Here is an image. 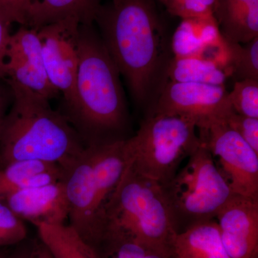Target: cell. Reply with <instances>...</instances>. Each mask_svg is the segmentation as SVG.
<instances>
[{
	"label": "cell",
	"instance_id": "cell-28",
	"mask_svg": "<svg viewBox=\"0 0 258 258\" xmlns=\"http://www.w3.org/2000/svg\"><path fill=\"white\" fill-rule=\"evenodd\" d=\"M13 100V90L9 83L5 79H0V134Z\"/></svg>",
	"mask_w": 258,
	"mask_h": 258
},
{
	"label": "cell",
	"instance_id": "cell-10",
	"mask_svg": "<svg viewBox=\"0 0 258 258\" xmlns=\"http://www.w3.org/2000/svg\"><path fill=\"white\" fill-rule=\"evenodd\" d=\"M74 18L59 20L37 30L48 79L68 107L74 96L79 63L80 27Z\"/></svg>",
	"mask_w": 258,
	"mask_h": 258
},
{
	"label": "cell",
	"instance_id": "cell-3",
	"mask_svg": "<svg viewBox=\"0 0 258 258\" xmlns=\"http://www.w3.org/2000/svg\"><path fill=\"white\" fill-rule=\"evenodd\" d=\"M8 83L13 100L0 134V168L15 161L34 160L52 163L66 170L86 147L79 133L64 115L51 108L46 98Z\"/></svg>",
	"mask_w": 258,
	"mask_h": 258
},
{
	"label": "cell",
	"instance_id": "cell-23",
	"mask_svg": "<svg viewBox=\"0 0 258 258\" xmlns=\"http://www.w3.org/2000/svg\"><path fill=\"white\" fill-rule=\"evenodd\" d=\"M233 111L238 114L258 118V81L244 79L236 81L227 94Z\"/></svg>",
	"mask_w": 258,
	"mask_h": 258
},
{
	"label": "cell",
	"instance_id": "cell-13",
	"mask_svg": "<svg viewBox=\"0 0 258 258\" xmlns=\"http://www.w3.org/2000/svg\"><path fill=\"white\" fill-rule=\"evenodd\" d=\"M1 200L19 218L37 227L61 225L69 218V201L62 180L17 191Z\"/></svg>",
	"mask_w": 258,
	"mask_h": 258
},
{
	"label": "cell",
	"instance_id": "cell-19",
	"mask_svg": "<svg viewBox=\"0 0 258 258\" xmlns=\"http://www.w3.org/2000/svg\"><path fill=\"white\" fill-rule=\"evenodd\" d=\"M166 74L171 81L225 86L228 74L212 61L200 57H173Z\"/></svg>",
	"mask_w": 258,
	"mask_h": 258
},
{
	"label": "cell",
	"instance_id": "cell-22",
	"mask_svg": "<svg viewBox=\"0 0 258 258\" xmlns=\"http://www.w3.org/2000/svg\"><path fill=\"white\" fill-rule=\"evenodd\" d=\"M171 48L175 57H200L203 45L199 31V20L181 19L171 41Z\"/></svg>",
	"mask_w": 258,
	"mask_h": 258
},
{
	"label": "cell",
	"instance_id": "cell-9",
	"mask_svg": "<svg viewBox=\"0 0 258 258\" xmlns=\"http://www.w3.org/2000/svg\"><path fill=\"white\" fill-rule=\"evenodd\" d=\"M227 94L225 86L170 81L163 88L153 113L182 115L203 128L225 120L233 111Z\"/></svg>",
	"mask_w": 258,
	"mask_h": 258
},
{
	"label": "cell",
	"instance_id": "cell-18",
	"mask_svg": "<svg viewBox=\"0 0 258 258\" xmlns=\"http://www.w3.org/2000/svg\"><path fill=\"white\" fill-rule=\"evenodd\" d=\"M214 17L227 41L245 44L258 37V5L240 8L215 7Z\"/></svg>",
	"mask_w": 258,
	"mask_h": 258
},
{
	"label": "cell",
	"instance_id": "cell-35",
	"mask_svg": "<svg viewBox=\"0 0 258 258\" xmlns=\"http://www.w3.org/2000/svg\"><path fill=\"white\" fill-rule=\"evenodd\" d=\"M159 1H160V0H159Z\"/></svg>",
	"mask_w": 258,
	"mask_h": 258
},
{
	"label": "cell",
	"instance_id": "cell-25",
	"mask_svg": "<svg viewBox=\"0 0 258 258\" xmlns=\"http://www.w3.org/2000/svg\"><path fill=\"white\" fill-rule=\"evenodd\" d=\"M226 123L258 154V118L231 112L225 120Z\"/></svg>",
	"mask_w": 258,
	"mask_h": 258
},
{
	"label": "cell",
	"instance_id": "cell-31",
	"mask_svg": "<svg viewBox=\"0 0 258 258\" xmlns=\"http://www.w3.org/2000/svg\"><path fill=\"white\" fill-rule=\"evenodd\" d=\"M162 4L166 7L168 12L170 13L171 10L174 9L183 1V0H160Z\"/></svg>",
	"mask_w": 258,
	"mask_h": 258
},
{
	"label": "cell",
	"instance_id": "cell-1",
	"mask_svg": "<svg viewBox=\"0 0 258 258\" xmlns=\"http://www.w3.org/2000/svg\"><path fill=\"white\" fill-rule=\"evenodd\" d=\"M66 111L86 147L120 140L126 124L119 71L93 24L80 27L79 69Z\"/></svg>",
	"mask_w": 258,
	"mask_h": 258
},
{
	"label": "cell",
	"instance_id": "cell-17",
	"mask_svg": "<svg viewBox=\"0 0 258 258\" xmlns=\"http://www.w3.org/2000/svg\"><path fill=\"white\" fill-rule=\"evenodd\" d=\"M40 241L53 258H99L71 226L41 225L37 227Z\"/></svg>",
	"mask_w": 258,
	"mask_h": 258
},
{
	"label": "cell",
	"instance_id": "cell-6",
	"mask_svg": "<svg viewBox=\"0 0 258 258\" xmlns=\"http://www.w3.org/2000/svg\"><path fill=\"white\" fill-rule=\"evenodd\" d=\"M198 131L195 122L187 117L152 113L134 137L124 139L128 164L163 186L200 147Z\"/></svg>",
	"mask_w": 258,
	"mask_h": 258
},
{
	"label": "cell",
	"instance_id": "cell-5",
	"mask_svg": "<svg viewBox=\"0 0 258 258\" xmlns=\"http://www.w3.org/2000/svg\"><path fill=\"white\" fill-rule=\"evenodd\" d=\"M124 139L93 144L63 171L70 226L92 244L97 218L119 184L127 166Z\"/></svg>",
	"mask_w": 258,
	"mask_h": 258
},
{
	"label": "cell",
	"instance_id": "cell-8",
	"mask_svg": "<svg viewBox=\"0 0 258 258\" xmlns=\"http://www.w3.org/2000/svg\"><path fill=\"white\" fill-rule=\"evenodd\" d=\"M199 137L234 195L258 200V154L225 120L198 128Z\"/></svg>",
	"mask_w": 258,
	"mask_h": 258
},
{
	"label": "cell",
	"instance_id": "cell-16",
	"mask_svg": "<svg viewBox=\"0 0 258 258\" xmlns=\"http://www.w3.org/2000/svg\"><path fill=\"white\" fill-rule=\"evenodd\" d=\"M101 0H33L28 26L36 29L67 18L93 24Z\"/></svg>",
	"mask_w": 258,
	"mask_h": 258
},
{
	"label": "cell",
	"instance_id": "cell-32",
	"mask_svg": "<svg viewBox=\"0 0 258 258\" xmlns=\"http://www.w3.org/2000/svg\"><path fill=\"white\" fill-rule=\"evenodd\" d=\"M32 248L22 249L21 257L20 258H31Z\"/></svg>",
	"mask_w": 258,
	"mask_h": 258
},
{
	"label": "cell",
	"instance_id": "cell-15",
	"mask_svg": "<svg viewBox=\"0 0 258 258\" xmlns=\"http://www.w3.org/2000/svg\"><path fill=\"white\" fill-rule=\"evenodd\" d=\"M172 249L176 258H229L215 219L176 233Z\"/></svg>",
	"mask_w": 258,
	"mask_h": 258
},
{
	"label": "cell",
	"instance_id": "cell-24",
	"mask_svg": "<svg viewBox=\"0 0 258 258\" xmlns=\"http://www.w3.org/2000/svg\"><path fill=\"white\" fill-rule=\"evenodd\" d=\"M27 233L23 220L0 200V246L18 244L26 238Z\"/></svg>",
	"mask_w": 258,
	"mask_h": 258
},
{
	"label": "cell",
	"instance_id": "cell-4",
	"mask_svg": "<svg viewBox=\"0 0 258 258\" xmlns=\"http://www.w3.org/2000/svg\"><path fill=\"white\" fill-rule=\"evenodd\" d=\"M176 233L162 186L127 163L119 184L97 218L92 247L109 234L173 252Z\"/></svg>",
	"mask_w": 258,
	"mask_h": 258
},
{
	"label": "cell",
	"instance_id": "cell-26",
	"mask_svg": "<svg viewBox=\"0 0 258 258\" xmlns=\"http://www.w3.org/2000/svg\"><path fill=\"white\" fill-rule=\"evenodd\" d=\"M33 0H0V18L11 25L28 26Z\"/></svg>",
	"mask_w": 258,
	"mask_h": 258
},
{
	"label": "cell",
	"instance_id": "cell-34",
	"mask_svg": "<svg viewBox=\"0 0 258 258\" xmlns=\"http://www.w3.org/2000/svg\"><path fill=\"white\" fill-rule=\"evenodd\" d=\"M0 258H7V257H5L3 254H0Z\"/></svg>",
	"mask_w": 258,
	"mask_h": 258
},
{
	"label": "cell",
	"instance_id": "cell-30",
	"mask_svg": "<svg viewBox=\"0 0 258 258\" xmlns=\"http://www.w3.org/2000/svg\"><path fill=\"white\" fill-rule=\"evenodd\" d=\"M258 5V0H216L215 7L224 8H240Z\"/></svg>",
	"mask_w": 258,
	"mask_h": 258
},
{
	"label": "cell",
	"instance_id": "cell-14",
	"mask_svg": "<svg viewBox=\"0 0 258 258\" xmlns=\"http://www.w3.org/2000/svg\"><path fill=\"white\" fill-rule=\"evenodd\" d=\"M63 170L45 161H15L0 168V200L22 190L61 181Z\"/></svg>",
	"mask_w": 258,
	"mask_h": 258
},
{
	"label": "cell",
	"instance_id": "cell-11",
	"mask_svg": "<svg viewBox=\"0 0 258 258\" xmlns=\"http://www.w3.org/2000/svg\"><path fill=\"white\" fill-rule=\"evenodd\" d=\"M5 80L50 101L60 95L51 84L36 29L21 26L11 34L5 66Z\"/></svg>",
	"mask_w": 258,
	"mask_h": 258
},
{
	"label": "cell",
	"instance_id": "cell-12",
	"mask_svg": "<svg viewBox=\"0 0 258 258\" xmlns=\"http://www.w3.org/2000/svg\"><path fill=\"white\" fill-rule=\"evenodd\" d=\"M215 220L229 258H258V200L233 195Z\"/></svg>",
	"mask_w": 258,
	"mask_h": 258
},
{
	"label": "cell",
	"instance_id": "cell-27",
	"mask_svg": "<svg viewBox=\"0 0 258 258\" xmlns=\"http://www.w3.org/2000/svg\"><path fill=\"white\" fill-rule=\"evenodd\" d=\"M216 0H183L170 12L181 19H207L214 17Z\"/></svg>",
	"mask_w": 258,
	"mask_h": 258
},
{
	"label": "cell",
	"instance_id": "cell-21",
	"mask_svg": "<svg viewBox=\"0 0 258 258\" xmlns=\"http://www.w3.org/2000/svg\"><path fill=\"white\" fill-rule=\"evenodd\" d=\"M228 43L230 47L229 76L235 74L240 80L258 81V37L244 45L230 42Z\"/></svg>",
	"mask_w": 258,
	"mask_h": 258
},
{
	"label": "cell",
	"instance_id": "cell-7",
	"mask_svg": "<svg viewBox=\"0 0 258 258\" xmlns=\"http://www.w3.org/2000/svg\"><path fill=\"white\" fill-rule=\"evenodd\" d=\"M162 188L176 233L215 219L234 195L202 143Z\"/></svg>",
	"mask_w": 258,
	"mask_h": 258
},
{
	"label": "cell",
	"instance_id": "cell-2",
	"mask_svg": "<svg viewBox=\"0 0 258 258\" xmlns=\"http://www.w3.org/2000/svg\"><path fill=\"white\" fill-rule=\"evenodd\" d=\"M95 21L101 38L134 99L143 103L155 82L164 38L152 0H112Z\"/></svg>",
	"mask_w": 258,
	"mask_h": 258
},
{
	"label": "cell",
	"instance_id": "cell-29",
	"mask_svg": "<svg viewBox=\"0 0 258 258\" xmlns=\"http://www.w3.org/2000/svg\"><path fill=\"white\" fill-rule=\"evenodd\" d=\"M11 25L0 18V79H5V66L7 50L9 43Z\"/></svg>",
	"mask_w": 258,
	"mask_h": 258
},
{
	"label": "cell",
	"instance_id": "cell-33",
	"mask_svg": "<svg viewBox=\"0 0 258 258\" xmlns=\"http://www.w3.org/2000/svg\"><path fill=\"white\" fill-rule=\"evenodd\" d=\"M22 250L18 251V252H15L14 254H11L9 257L7 258H20L21 257Z\"/></svg>",
	"mask_w": 258,
	"mask_h": 258
},
{
	"label": "cell",
	"instance_id": "cell-20",
	"mask_svg": "<svg viewBox=\"0 0 258 258\" xmlns=\"http://www.w3.org/2000/svg\"><path fill=\"white\" fill-rule=\"evenodd\" d=\"M94 249L99 258H176L174 252L118 235H102Z\"/></svg>",
	"mask_w": 258,
	"mask_h": 258
}]
</instances>
